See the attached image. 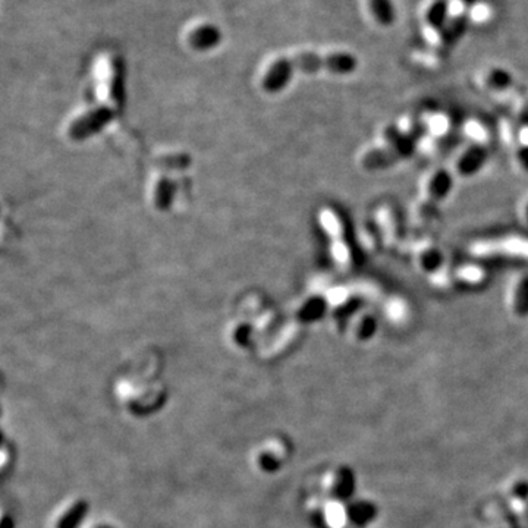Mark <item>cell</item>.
<instances>
[{
  "label": "cell",
  "mask_w": 528,
  "mask_h": 528,
  "mask_svg": "<svg viewBox=\"0 0 528 528\" xmlns=\"http://www.w3.org/2000/svg\"><path fill=\"white\" fill-rule=\"evenodd\" d=\"M352 337L355 341L367 342L377 333V320L373 314L364 313L356 318V322L352 325Z\"/></svg>",
  "instance_id": "cell-9"
},
{
  "label": "cell",
  "mask_w": 528,
  "mask_h": 528,
  "mask_svg": "<svg viewBox=\"0 0 528 528\" xmlns=\"http://www.w3.org/2000/svg\"><path fill=\"white\" fill-rule=\"evenodd\" d=\"M484 84H486V87L488 90L496 91V92H502V91H506V90L511 88V85H512V77H511V73H509L508 71L495 68V69H490L486 73Z\"/></svg>",
  "instance_id": "cell-11"
},
{
  "label": "cell",
  "mask_w": 528,
  "mask_h": 528,
  "mask_svg": "<svg viewBox=\"0 0 528 528\" xmlns=\"http://www.w3.org/2000/svg\"><path fill=\"white\" fill-rule=\"evenodd\" d=\"M508 304L511 313L518 318L528 316V275H520L509 288Z\"/></svg>",
  "instance_id": "cell-7"
},
{
  "label": "cell",
  "mask_w": 528,
  "mask_h": 528,
  "mask_svg": "<svg viewBox=\"0 0 528 528\" xmlns=\"http://www.w3.org/2000/svg\"><path fill=\"white\" fill-rule=\"evenodd\" d=\"M320 220L325 226L326 232L332 236V251L335 260L341 264L342 268H349L354 264V251L351 247V241L347 236L345 222L333 209H325L320 215Z\"/></svg>",
  "instance_id": "cell-3"
},
{
  "label": "cell",
  "mask_w": 528,
  "mask_h": 528,
  "mask_svg": "<svg viewBox=\"0 0 528 528\" xmlns=\"http://www.w3.org/2000/svg\"><path fill=\"white\" fill-rule=\"evenodd\" d=\"M481 141L483 137L476 138V141L468 144L457 157L455 171L460 176L471 178L483 169L487 160V148Z\"/></svg>",
  "instance_id": "cell-5"
},
{
  "label": "cell",
  "mask_w": 528,
  "mask_h": 528,
  "mask_svg": "<svg viewBox=\"0 0 528 528\" xmlns=\"http://www.w3.org/2000/svg\"><path fill=\"white\" fill-rule=\"evenodd\" d=\"M448 11H449L448 0H435L427 11L426 20L433 28L440 30L448 20Z\"/></svg>",
  "instance_id": "cell-12"
},
{
  "label": "cell",
  "mask_w": 528,
  "mask_h": 528,
  "mask_svg": "<svg viewBox=\"0 0 528 528\" xmlns=\"http://www.w3.org/2000/svg\"><path fill=\"white\" fill-rule=\"evenodd\" d=\"M358 66L354 54L347 52L313 53L304 52L294 56H285L272 62L261 78V88L275 94L285 90L296 72L318 73L329 72L333 75H349Z\"/></svg>",
  "instance_id": "cell-1"
},
{
  "label": "cell",
  "mask_w": 528,
  "mask_h": 528,
  "mask_svg": "<svg viewBox=\"0 0 528 528\" xmlns=\"http://www.w3.org/2000/svg\"><path fill=\"white\" fill-rule=\"evenodd\" d=\"M368 4L373 16L380 25L390 27L395 23L396 13L392 0H368Z\"/></svg>",
  "instance_id": "cell-10"
},
{
  "label": "cell",
  "mask_w": 528,
  "mask_h": 528,
  "mask_svg": "<svg viewBox=\"0 0 528 528\" xmlns=\"http://www.w3.org/2000/svg\"><path fill=\"white\" fill-rule=\"evenodd\" d=\"M414 257L419 264L421 272L427 273H435L439 272L443 264V256L442 253L431 244H417L416 251H414Z\"/></svg>",
  "instance_id": "cell-8"
},
{
  "label": "cell",
  "mask_w": 528,
  "mask_h": 528,
  "mask_svg": "<svg viewBox=\"0 0 528 528\" xmlns=\"http://www.w3.org/2000/svg\"><path fill=\"white\" fill-rule=\"evenodd\" d=\"M521 217L525 222V224L528 226V197H525L522 204H521Z\"/></svg>",
  "instance_id": "cell-13"
},
{
  "label": "cell",
  "mask_w": 528,
  "mask_h": 528,
  "mask_svg": "<svg viewBox=\"0 0 528 528\" xmlns=\"http://www.w3.org/2000/svg\"><path fill=\"white\" fill-rule=\"evenodd\" d=\"M452 185H454V179L450 172L445 169H436L428 174L421 185L419 201L414 207V217L419 222L430 219L438 212L440 203L449 196Z\"/></svg>",
  "instance_id": "cell-2"
},
{
  "label": "cell",
  "mask_w": 528,
  "mask_h": 528,
  "mask_svg": "<svg viewBox=\"0 0 528 528\" xmlns=\"http://www.w3.org/2000/svg\"><path fill=\"white\" fill-rule=\"evenodd\" d=\"M325 495L330 500H347L355 488V477L349 468L337 467L328 471L323 479Z\"/></svg>",
  "instance_id": "cell-4"
},
{
  "label": "cell",
  "mask_w": 528,
  "mask_h": 528,
  "mask_svg": "<svg viewBox=\"0 0 528 528\" xmlns=\"http://www.w3.org/2000/svg\"><path fill=\"white\" fill-rule=\"evenodd\" d=\"M223 40L220 28L210 23H203L191 28L186 34V44L194 52H210L216 49Z\"/></svg>",
  "instance_id": "cell-6"
}]
</instances>
